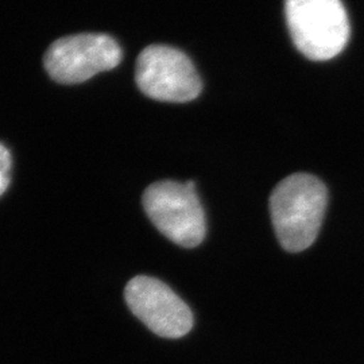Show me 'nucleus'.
Wrapping results in <instances>:
<instances>
[{
	"label": "nucleus",
	"instance_id": "nucleus-1",
	"mask_svg": "<svg viewBox=\"0 0 364 364\" xmlns=\"http://www.w3.org/2000/svg\"><path fill=\"white\" fill-rule=\"evenodd\" d=\"M326 205V186L312 174L296 173L279 182L270 196V213L281 246L289 252L311 247L320 232Z\"/></svg>",
	"mask_w": 364,
	"mask_h": 364
},
{
	"label": "nucleus",
	"instance_id": "nucleus-2",
	"mask_svg": "<svg viewBox=\"0 0 364 364\" xmlns=\"http://www.w3.org/2000/svg\"><path fill=\"white\" fill-rule=\"evenodd\" d=\"M287 28L306 58L326 61L344 50L351 26L341 0H285Z\"/></svg>",
	"mask_w": 364,
	"mask_h": 364
},
{
	"label": "nucleus",
	"instance_id": "nucleus-3",
	"mask_svg": "<svg viewBox=\"0 0 364 364\" xmlns=\"http://www.w3.org/2000/svg\"><path fill=\"white\" fill-rule=\"evenodd\" d=\"M144 207L156 230L176 245L193 248L203 243L207 223L195 182H154L144 191Z\"/></svg>",
	"mask_w": 364,
	"mask_h": 364
},
{
	"label": "nucleus",
	"instance_id": "nucleus-4",
	"mask_svg": "<svg viewBox=\"0 0 364 364\" xmlns=\"http://www.w3.org/2000/svg\"><path fill=\"white\" fill-rule=\"evenodd\" d=\"M135 80L147 97L166 103L195 100L203 88L191 58L166 45L144 48L136 60Z\"/></svg>",
	"mask_w": 364,
	"mask_h": 364
},
{
	"label": "nucleus",
	"instance_id": "nucleus-5",
	"mask_svg": "<svg viewBox=\"0 0 364 364\" xmlns=\"http://www.w3.org/2000/svg\"><path fill=\"white\" fill-rule=\"evenodd\" d=\"M122 49L115 39L100 33L68 36L52 43L43 64L53 80L61 84H80L117 68Z\"/></svg>",
	"mask_w": 364,
	"mask_h": 364
},
{
	"label": "nucleus",
	"instance_id": "nucleus-6",
	"mask_svg": "<svg viewBox=\"0 0 364 364\" xmlns=\"http://www.w3.org/2000/svg\"><path fill=\"white\" fill-rule=\"evenodd\" d=\"M131 312L161 338L185 336L193 326L189 306L162 281L138 275L124 290Z\"/></svg>",
	"mask_w": 364,
	"mask_h": 364
},
{
	"label": "nucleus",
	"instance_id": "nucleus-7",
	"mask_svg": "<svg viewBox=\"0 0 364 364\" xmlns=\"http://www.w3.org/2000/svg\"><path fill=\"white\" fill-rule=\"evenodd\" d=\"M13 159L6 146L0 144V197L6 193L11 180Z\"/></svg>",
	"mask_w": 364,
	"mask_h": 364
}]
</instances>
